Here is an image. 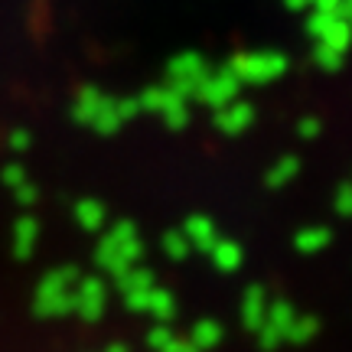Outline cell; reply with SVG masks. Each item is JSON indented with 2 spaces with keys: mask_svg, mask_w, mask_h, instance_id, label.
I'll return each mask as SVG.
<instances>
[{
  "mask_svg": "<svg viewBox=\"0 0 352 352\" xmlns=\"http://www.w3.org/2000/svg\"><path fill=\"white\" fill-rule=\"evenodd\" d=\"M264 314H267V297H264L261 287H252L245 294V320H248V327L258 329L264 323Z\"/></svg>",
  "mask_w": 352,
  "mask_h": 352,
  "instance_id": "2",
  "label": "cell"
},
{
  "mask_svg": "<svg viewBox=\"0 0 352 352\" xmlns=\"http://www.w3.org/2000/svg\"><path fill=\"white\" fill-rule=\"evenodd\" d=\"M222 340V329H219V323H212V320H202V323H196V329H192V346L196 349H209V346H215V342Z\"/></svg>",
  "mask_w": 352,
  "mask_h": 352,
  "instance_id": "3",
  "label": "cell"
},
{
  "mask_svg": "<svg viewBox=\"0 0 352 352\" xmlns=\"http://www.w3.org/2000/svg\"><path fill=\"white\" fill-rule=\"evenodd\" d=\"M101 303H104V287L98 280H85V287L76 294V307L85 310V316H98Z\"/></svg>",
  "mask_w": 352,
  "mask_h": 352,
  "instance_id": "1",
  "label": "cell"
},
{
  "mask_svg": "<svg viewBox=\"0 0 352 352\" xmlns=\"http://www.w3.org/2000/svg\"><path fill=\"white\" fill-rule=\"evenodd\" d=\"M147 314L160 316V320L173 316V297H170V294H166L164 287H157V284H153L151 297H147Z\"/></svg>",
  "mask_w": 352,
  "mask_h": 352,
  "instance_id": "4",
  "label": "cell"
},
{
  "mask_svg": "<svg viewBox=\"0 0 352 352\" xmlns=\"http://www.w3.org/2000/svg\"><path fill=\"white\" fill-rule=\"evenodd\" d=\"M215 258H219V267H222V271H235V267H239V248H232V245H219V252H215Z\"/></svg>",
  "mask_w": 352,
  "mask_h": 352,
  "instance_id": "5",
  "label": "cell"
}]
</instances>
